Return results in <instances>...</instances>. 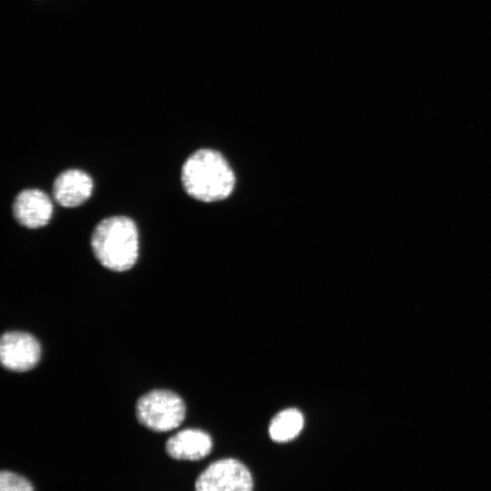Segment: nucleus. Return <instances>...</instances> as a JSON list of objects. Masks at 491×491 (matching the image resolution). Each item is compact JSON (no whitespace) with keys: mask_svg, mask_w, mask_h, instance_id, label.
<instances>
[{"mask_svg":"<svg viewBox=\"0 0 491 491\" xmlns=\"http://www.w3.org/2000/svg\"><path fill=\"white\" fill-rule=\"evenodd\" d=\"M91 248L105 268L123 272L130 269L138 257V230L135 223L124 215L100 221L91 235Z\"/></svg>","mask_w":491,"mask_h":491,"instance_id":"obj_2","label":"nucleus"},{"mask_svg":"<svg viewBox=\"0 0 491 491\" xmlns=\"http://www.w3.org/2000/svg\"><path fill=\"white\" fill-rule=\"evenodd\" d=\"M93 190L90 175L80 169L60 173L53 184L55 200L64 207H75L89 198Z\"/></svg>","mask_w":491,"mask_h":491,"instance_id":"obj_7","label":"nucleus"},{"mask_svg":"<svg viewBox=\"0 0 491 491\" xmlns=\"http://www.w3.org/2000/svg\"><path fill=\"white\" fill-rule=\"evenodd\" d=\"M40 357V344L32 335L21 331L3 334L0 360L5 368L16 372L28 371L37 365Z\"/></svg>","mask_w":491,"mask_h":491,"instance_id":"obj_5","label":"nucleus"},{"mask_svg":"<svg viewBox=\"0 0 491 491\" xmlns=\"http://www.w3.org/2000/svg\"><path fill=\"white\" fill-rule=\"evenodd\" d=\"M253 479L238 460L226 458L210 464L197 477L195 491H252Z\"/></svg>","mask_w":491,"mask_h":491,"instance_id":"obj_4","label":"nucleus"},{"mask_svg":"<svg viewBox=\"0 0 491 491\" xmlns=\"http://www.w3.org/2000/svg\"><path fill=\"white\" fill-rule=\"evenodd\" d=\"M0 491H34V489L26 478L10 471H2Z\"/></svg>","mask_w":491,"mask_h":491,"instance_id":"obj_10","label":"nucleus"},{"mask_svg":"<svg viewBox=\"0 0 491 491\" xmlns=\"http://www.w3.org/2000/svg\"><path fill=\"white\" fill-rule=\"evenodd\" d=\"M169 456L178 460H199L212 449L210 436L200 429L186 428L172 436L165 445Z\"/></svg>","mask_w":491,"mask_h":491,"instance_id":"obj_8","label":"nucleus"},{"mask_svg":"<svg viewBox=\"0 0 491 491\" xmlns=\"http://www.w3.org/2000/svg\"><path fill=\"white\" fill-rule=\"evenodd\" d=\"M135 413L144 426L153 431L165 432L181 425L185 416V406L175 393L156 389L137 400Z\"/></svg>","mask_w":491,"mask_h":491,"instance_id":"obj_3","label":"nucleus"},{"mask_svg":"<svg viewBox=\"0 0 491 491\" xmlns=\"http://www.w3.org/2000/svg\"><path fill=\"white\" fill-rule=\"evenodd\" d=\"M15 219L27 228H38L45 225L53 213V204L44 191L27 188L20 191L13 204Z\"/></svg>","mask_w":491,"mask_h":491,"instance_id":"obj_6","label":"nucleus"},{"mask_svg":"<svg viewBox=\"0 0 491 491\" xmlns=\"http://www.w3.org/2000/svg\"><path fill=\"white\" fill-rule=\"evenodd\" d=\"M303 426L302 413L296 408H287L279 412L272 419L269 426V435L275 442H289L299 435Z\"/></svg>","mask_w":491,"mask_h":491,"instance_id":"obj_9","label":"nucleus"},{"mask_svg":"<svg viewBox=\"0 0 491 491\" xmlns=\"http://www.w3.org/2000/svg\"><path fill=\"white\" fill-rule=\"evenodd\" d=\"M181 179L185 192L202 202L226 198L233 191L235 175L224 156L213 149L194 152L184 163Z\"/></svg>","mask_w":491,"mask_h":491,"instance_id":"obj_1","label":"nucleus"}]
</instances>
